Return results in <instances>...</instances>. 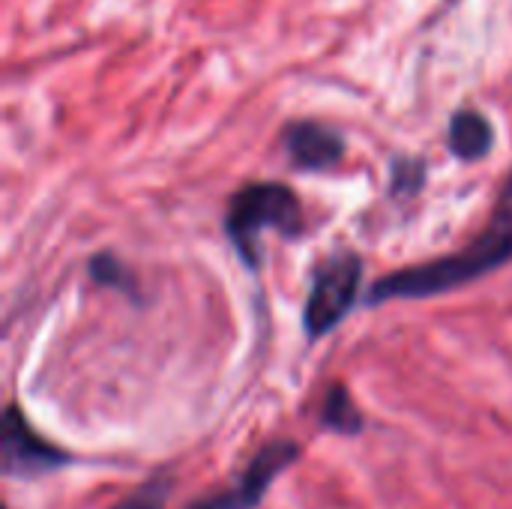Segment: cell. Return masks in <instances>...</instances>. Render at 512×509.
<instances>
[{
	"label": "cell",
	"instance_id": "cell-1",
	"mask_svg": "<svg viewBox=\"0 0 512 509\" xmlns=\"http://www.w3.org/2000/svg\"><path fill=\"white\" fill-rule=\"evenodd\" d=\"M512 261V171L498 195V204L492 210V219L486 225V231L462 252L429 261V264H417V267H405L396 273H387L384 279H378L369 294H366V306H381L390 300H426V297H438L447 291H456L462 285H471L495 270H501L504 264Z\"/></svg>",
	"mask_w": 512,
	"mask_h": 509
},
{
	"label": "cell",
	"instance_id": "cell-2",
	"mask_svg": "<svg viewBox=\"0 0 512 509\" xmlns=\"http://www.w3.org/2000/svg\"><path fill=\"white\" fill-rule=\"evenodd\" d=\"M303 228L306 219L297 192L276 180L237 189L225 213V231L249 270L261 264V234L276 231L282 237H300Z\"/></svg>",
	"mask_w": 512,
	"mask_h": 509
},
{
	"label": "cell",
	"instance_id": "cell-3",
	"mask_svg": "<svg viewBox=\"0 0 512 509\" xmlns=\"http://www.w3.org/2000/svg\"><path fill=\"white\" fill-rule=\"evenodd\" d=\"M360 279H363V258L354 249H336L315 267L312 288L303 309V330L312 342L333 333L345 321V315L357 306Z\"/></svg>",
	"mask_w": 512,
	"mask_h": 509
},
{
	"label": "cell",
	"instance_id": "cell-4",
	"mask_svg": "<svg viewBox=\"0 0 512 509\" xmlns=\"http://www.w3.org/2000/svg\"><path fill=\"white\" fill-rule=\"evenodd\" d=\"M300 459V444L297 441H270L243 471V477L225 489V492H213L186 509H258L261 501L267 498L273 480L279 474H285L291 465H297Z\"/></svg>",
	"mask_w": 512,
	"mask_h": 509
},
{
	"label": "cell",
	"instance_id": "cell-5",
	"mask_svg": "<svg viewBox=\"0 0 512 509\" xmlns=\"http://www.w3.org/2000/svg\"><path fill=\"white\" fill-rule=\"evenodd\" d=\"M72 462L69 453L45 441L30 420L18 411V405L6 408L3 417V447H0V465L6 477L15 480H33L42 474H51L57 468H66Z\"/></svg>",
	"mask_w": 512,
	"mask_h": 509
},
{
	"label": "cell",
	"instance_id": "cell-6",
	"mask_svg": "<svg viewBox=\"0 0 512 509\" xmlns=\"http://www.w3.org/2000/svg\"><path fill=\"white\" fill-rule=\"evenodd\" d=\"M282 144L294 168L330 171L345 159V138L318 120H294L282 129Z\"/></svg>",
	"mask_w": 512,
	"mask_h": 509
},
{
	"label": "cell",
	"instance_id": "cell-7",
	"mask_svg": "<svg viewBox=\"0 0 512 509\" xmlns=\"http://www.w3.org/2000/svg\"><path fill=\"white\" fill-rule=\"evenodd\" d=\"M447 144H450L453 156H459L462 162L486 159L495 147V126L489 123L486 114H480L474 108H462L450 117Z\"/></svg>",
	"mask_w": 512,
	"mask_h": 509
},
{
	"label": "cell",
	"instance_id": "cell-8",
	"mask_svg": "<svg viewBox=\"0 0 512 509\" xmlns=\"http://www.w3.org/2000/svg\"><path fill=\"white\" fill-rule=\"evenodd\" d=\"M321 426L348 438L363 432V414L351 402V393L345 390V384H333L327 390L324 405H321Z\"/></svg>",
	"mask_w": 512,
	"mask_h": 509
},
{
	"label": "cell",
	"instance_id": "cell-9",
	"mask_svg": "<svg viewBox=\"0 0 512 509\" xmlns=\"http://www.w3.org/2000/svg\"><path fill=\"white\" fill-rule=\"evenodd\" d=\"M90 276L102 288H114V291H123V294L135 297L138 282H135L132 270L126 264H120L111 252H99V255L90 258Z\"/></svg>",
	"mask_w": 512,
	"mask_h": 509
},
{
	"label": "cell",
	"instance_id": "cell-10",
	"mask_svg": "<svg viewBox=\"0 0 512 509\" xmlns=\"http://www.w3.org/2000/svg\"><path fill=\"white\" fill-rule=\"evenodd\" d=\"M426 186V162L417 156H402L393 162V174H390V192L396 198H411Z\"/></svg>",
	"mask_w": 512,
	"mask_h": 509
},
{
	"label": "cell",
	"instance_id": "cell-11",
	"mask_svg": "<svg viewBox=\"0 0 512 509\" xmlns=\"http://www.w3.org/2000/svg\"><path fill=\"white\" fill-rule=\"evenodd\" d=\"M171 489H174L171 477L168 474H159V477L141 483L132 495H126L120 504H114L111 509H165Z\"/></svg>",
	"mask_w": 512,
	"mask_h": 509
}]
</instances>
